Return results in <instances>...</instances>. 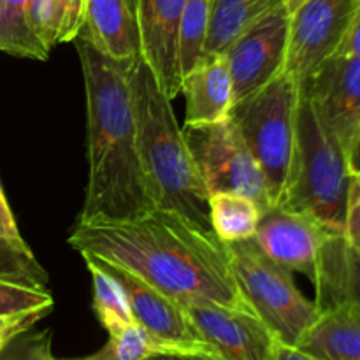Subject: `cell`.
<instances>
[{
	"mask_svg": "<svg viewBox=\"0 0 360 360\" xmlns=\"http://www.w3.org/2000/svg\"><path fill=\"white\" fill-rule=\"evenodd\" d=\"M69 245L81 257L136 274L181 306L213 302L253 313L234 280L227 245L174 211L155 207L134 220L77 221Z\"/></svg>",
	"mask_w": 360,
	"mask_h": 360,
	"instance_id": "cell-1",
	"label": "cell"
},
{
	"mask_svg": "<svg viewBox=\"0 0 360 360\" xmlns=\"http://www.w3.org/2000/svg\"><path fill=\"white\" fill-rule=\"evenodd\" d=\"M86 91L88 185L77 221H120L155 210L139 150L129 69L134 60H115L91 42L74 39Z\"/></svg>",
	"mask_w": 360,
	"mask_h": 360,
	"instance_id": "cell-2",
	"label": "cell"
},
{
	"mask_svg": "<svg viewBox=\"0 0 360 360\" xmlns=\"http://www.w3.org/2000/svg\"><path fill=\"white\" fill-rule=\"evenodd\" d=\"M129 84L137 150L155 207L174 211L213 231L210 193L176 122L171 98L141 56L130 63Z\"/></svg>",
	"mask_w": 360,
	"mask_h": 360,
	"instance_id": "cell-3",
	"label": "cell"
},
{
	"mask_svg": "<svg viewBox=\"0 0 360 360\" xmlns=\"http://www.w3.org/2000/svg\"><path fill=\"white\" fill-rule=\"evenodd\" d=\"M350 185L352 172L343 150L301 90L294 155L278 204L315 218L333 234H343Z\"/></svg>",
	"mask_w": 360,
	"mask_h": 360,
	"instance_id": "cell-4",
	"label": "cell"
},
{
	"mask_svg": "<svg viewBox=\"0 0 360 360\" xmlns=\"http://www.w3.org/2000/svg\"><path fill=\"white\" fill-rule=\"evenodd\" d=\"M299 83L281 72L255 94L234 102V120L243 141L259 164L273 204L280 202L287 185L295 146Z\"/></svg>",
	"mask_w": 360,
	"mask_h": 360,
	"instance_id": "cell-5",
	"label": "cell"
},
{
	"mask_svg": "<svg viewBox=\"0 0 360 360\" xmlns=\"http://www.w3.org/2000/svg\"><path fill=\"white\" fill-rule=\"evenodd\" d=\"M225 245L236 283L253 313L278 343L297 347L320 316L319 306L301 294L290 271L271 260L253 238Z\"/></svg>",
	"mask_w": 360,
	"mask_h": 360,
	"instance_id": "cell-6",
	"label": "cell"
},
{
	"mask_svg": "<svg viewBox=\"0 0 360 360\" xmlns=\"http://www.w3.org/2000/svg\"><path fill=\"white\" fill-rule=\"evenodd\" d=\"M183 136L210 195L241 193L255 200L260 211L273 206L266 178L231 116L211 125H185Z\"/></svg>",
	"mask_w": 360,
	"mask_h": 360,
	"instance_id": "cell-7",
	"label": "cell"
},
{
	"mask_svg": "<svg viewBox=\"0 0 360 360\" xmlns=\"http://www.w3.org/2000/svg\"><path fill=\"white\" fill-rule=\"evenodd\" d=\"M290 13L285 0L274 4L225 49L234 102L243 101L285 72Z\"/></svg>",
	"mask_w": 360,
	"mask_h": 360,
	"instance_id": "cell-8",
	"label": "cell"
},
{
	"mask_svg": "<svg viewBox=\"0 0 360 360\" xmlns=\"http://www.w3.org/2000/svg\"><path fill=\"white\" fill-rule=\"evenodd\" d=\"M359 7L360 0H304L290 13L285 72L302 84L338 55Z\"/></svg>",
	"mask_w": 360,
	"mask_h": 360,
	"instance_id": "cell-9",
	"label": "cell"
},
{
	"mask_svg": "<svg viewBox=\"0 0 360 360\" xmlns=\"http://www.w3.org/2000/svg\"><path fill=\"white\" fill-rule=\"evenodd\" d=\"M84 262L101 267L111 274L120 285L129 301L130 315L136 326H139L150 340L160 350H179V352H207L210 350L202 338L197 333L195 326L190 320L179 302L158 292L146 281L137 278L136 274L122 269L111 262L97 259V257L83 255ZM214 355V354H213Z\"/></svg>",
	"mask_w": 360,
	"mask_h": 360,
	"instance_id": "cell-10",
	"label": "cell"
},
{
	"mask_svg": "<svg viewBox=\"0 0 360 360\" xmlns=\"http://www.w3.org/2000/svg\"><path fill=\"white\" fill-rule=\"evenodd\" d=\"M350 167L360 146V60L334 55L299 84Z\"/></svg>",
	"mask_w": 360,
	"mask_h": 360,
	"instance_id": "cell-11",
	"label": "cell"
},
{
	"mask_svg": "<svg viewBox=\"0 0 360 360\" xmlns=\"http://www.w3.org/2000/svg\"><path fill=\"white\" fill-rule=\"evenodd\" d=\"M333 232L304 213L273 204L260 213L253 241L260 250L290 273L315 281L320 250Z\"/></svg>",
	"mask_w": 360,
	"mask_h": 360,
	"instance_id": "cell-12",
	"label": "cell"
},
{
	"mask_svg": "<svg viewBox=\"0 0 360 360\" xmlns=\"http://www.w3.org/2000/svg\"><path fill=\"white\" fill-rule=\"evenodd\" d=\"M183 308L204 343L220 360H273L278 341L255 313L213 302Z\"/></svg>",
	"mask_w": 360,
	"mask_h": 360,
	"instance_id": "cell-13",
	"label": "cell"
},
{
	"mask_svg": "<svg viewBox=\"0 0 360 360\" xmlns=\"http://www.w3.org/2000/svg\"><path fill=\"white\" fill-rule=\"evenodd\" d=\"M186 0H136L139 56L169 98L181 90L179 23Z\"/></svg>",
	"mask_w": 360,
	"mask_h": 360,
	"instance_id": "cell-14",
	"label": "cell"
},
{
	"mask_svg": "<svg viewBox=\"0 0 360 360\" xmlns=\"http://www.w3.org/2000/svg\"><path fill=\"white\" fill-rule=\"evenodd\" d=\"M186 98L185 125H211L229 118L234 105V90L225 55H202L181 79Z\"/></svg>",
	"mask_w": 360,
	"mask_h": 360,
	"instance_id": "cell-15",
	"label": "cell"
},
{
	"mask_svg": "<svg viewBox=\"0 0 360 360\" xmlns=\"http://www.w3.org/2000/svg\"><path fill=\"white\" fill-rule=\"evenodd\" d=\"M115 60L139 56L136 7L132 0H86L79 34Z\"/></svg>",
	"mask_w": 360,
	"mask_h": 360,
	"instance_id": "cell-16",
	"label": "cell"
},
{
	"mask_svg": "<svg viewBox=\"0 0 360 360\" xmlns=\"http://www.w3.org/2000/svg\"><path fill=\"white\" fill-rule=\"evenodd\" d=\"M313 285L320 311L341 302L360 306V257L343 234H330L323 243Z\"/></svg>",
	"mask_w": 360,
	"mask_h": 360,
	"instance_id": "cell-17",
	"label": "cell"
},
{
	"mask_svg": "<svg viewBox=\"0 0 360 360\" xmlns=\"http://www.w3.org/2000/svg\"><path fill=\"white\" fill-rule=\"evenodd\" d=\"M295 348L320 360H360V306L341 302L320 311Z\"/></svg>",
	"mask_w": 360,
	"mask_h": 360,
	"instance_id": "cell-18",
	"label": "cell"
},
{
	"mask_svg": "<svg viewBox=\"0 0 360 360\" xmlns=\"http://www.w3.org/2000/svg\"><path fill=\"white\" fill-rule=\"evenodd\" d=\"M280 0H211L204 55H224L243 30Z\"/></svg>",
	"mask_w": 360,
	"mask_h": 360,
	"instance_id": "cell-19",
	"label": "cell"
},
{
	"mask_svg": "<svg viewBox=\"0 0 360 360\" xmlns=\"http://www.w3.org/2000/svg\"><path fill=\"white\" fill-rule=\"evenodd\" d=\"M260 213L259 204L241 193L217 192L210 195L211 229L224 243L252 239Z\"/></svg>",
	"mask_w": 360,
	"mask_h": 360,
	"instance_id": "cell-20",
	"label": "cell"
},
{
	"mask_svg": "<svg viewBox=\"0 0 360 360\" xmlns=\"http://www.w3.org/2000/svg\"><path fill=\"white\" fill-rule=\"evenodd\" d=\"M32 0H0V51L20 58L46 60L49 51L28 23Z\"/></svg>",
	"mask_w": 360,
	"mask_h": 360,
	"instance_id": "cell-21",
	"label": "cell"
},
{
	"mask_svg": "<svg viewBox=\"0 0 360 360\" xmlns=\"http://www.w3.org/2000/svg\"><path fill=\"white\" fill-rule=\"evenodd\" d=\"M86 267L91 273L94 309L97 313L98 322L108 330L109 336H116L134 323L125 292H123L122 285L101 267L88 262Z\"/></svg>",
	"mask_w": 360,
	"mask_h": 360,
	"instance_id": "cell-22",
	"label": "cell"
},
{
	"mask_svg": "<svg viewBox=\"0 0 360 360\" xmlns=\"http://www.w3.org/2000/svg\"><path fill=\"white\" fill-rule=\"evenodd\" d=\"M211 0H186L179 23V69L181 79L202 58L210 28Z\"/></svg>",
	"mask_w": 360,
	"mask_h": 360,
	"instance_id": "cell-23",
	"label": "cell"
},
{
	"mask_svg": "<svg viewBox=\"0 0 360 360\" xmlns=\"http://www.w3.org/2000/svg\"><path fill=\"white\" fill-rule=\"evenodd\" d=\"M153 352H162L139 326L132 323L116 336H109V341L95 352L94 355L77 359L60 360H141Z\"/></svg>",
	"mask_w": 360,
	"mask_h": 360,
	"instance_id": "cell-24",
	"label": "cell"
},
{
	"mask_svg": "<svg viewBox=\"0 0 360 360\" xmlns=\"http://www.w3.org/2000/svg\"><path fill=\"white\" fill-rule=\"evenodd\" d=\"M53 304L55 302H53L51 294L46 288L28 287V285L0 278V315L53 309Z\"/></svg>",
	"mask_w": 360,
	"mask_h": 360,
	"instance_id": "cell-25",
	"label": "cell"
},
{
	"mask_svg": "<svg viewBox=\"0 0 360 360\" xmlns=\"http://www.w3.org/2000/svg\"><path fill=\"white\" fill-rule=\"evenodd\" d=\"M0 278L35 288H44V285L48 283V273L42 269L35 257L14 252L2 239H0Z\"/></svg>",
	"mask_w": 360,
	"mask_h": 360,
	"instance_id": "cell-26",
	"label": "cell"
},
{
	"mask_svg": "<svg viewBox=\"0 0 360 360\" xmlns=\"http://www.w3.org/2000/svg\"><path fill=\"white\" fill-rule=\"evenodd\" d=\"M7 348L0 352V360H60L51 352V333L49 330L27 338L13 350H7Z\"/></svg>",
	"mask_w": 360,
	"mask_h": 360,
	"instance_id": "cell-27",
	"label": "cell"
},
{
	"mask_svg": "<svg viewBox=\"0 0 360 360\" xmlns=\"http://www.w3.org/2000/svg\"><path fill=\"white\" fill-rule=\"evenodd\" d=\"M51 309H35V311L18 313V315H0V352L13 345L14 340L27 333Z\"/></svg>",
	"mask_w": 360,
	"mask_h": 360,
	"instance_id": "cell-28",
	"label": "cell"
},
{
	"mask_svg": "<svg viewBox=\"0 0 360 360\" xmlns=\"http://www.w3.org/2000/svg\"><path fill=\"white\" fill-rule=\"evenodd\" d=\"M343 238L347 239L352 250L360 257V174L352 176Z\"/></svg>",
	"mask_w": 360,
	"mask_h": 360,
	"instance_id": "cell-29",
	"label": "cell"
},
{
	"mask_svg": "<svg viewBox=\"0 0 360 360\" xmlns=\"http://www.w3.org/2000/svg\"><path fill=\"white\" fill-rule=\"evenodd\" d=\"M0 239L6 245H9L14 252L21 253V255L34 257L32 250L28 248V245L21 238L20 231H18L16 220H14L13 211H11L9 204H7L6 195H4L2 185H0Z\"/></svg>",
	"mask_w": 360,
	"mask_h": 360,
	"instance_id": "cell-30",
	"label": "cell"
},
{
	"mask_svg": "<svg viewBox=\"0 0 360 360\" xmlns=\"http://www.w3.org/2000/svg\"><path fill=\"white\" fill-rule=\"evenodd\" d=\"M338 55H347L360 60V7L352 20L350 28H348L340 49H338Z\"/></svg>",
	"mask_w": 360,
	"mask_h": 360,
	"instance_id": "cell-31",
	"label": "cell"
},
{
	"mask_svg": "<svg viewBox=\"0 0 360 360\" xmlns=\"http://www.w3.org/2000/svg\"><path fill=\"white\" fill-rule=\"evenodd\" d=\"M141 360H220L217 355L207 352H179V350H162L153 352Z\"/></svg>",
	"mask_w": 360,
	"mask_h": 360,
	"instance_id": "cell-32",
	"label": "cell"
},
{
	"mask_svg": "<svg viewBox=\"0 0 360 360\" xmlns=\"http://www.w3.org/2000/svg\"><path fill=\"white\" fill-rule=\"evenodd\" d=\"M273 360H320V359L304 354V352L299 350V348L295 347H287V345L276 343V347H274Z\"/></svg>",
	"mask_w": 360,
	"mask_h": 360,
	"instance_id": "cell-33",
	"label": "cell"
},
{
	"mask_svg": "<svg viewBox=\"0 0 360 360\" xmlns=\"http://www.w3.org/2000/svg\"><path fill=\"white\" fill-rule=\"evenodd\" d=\"M350 172H352V176L360 174V146H359L357 153H355V157L352 158V162H350Z\"/></svg>",
	"mask_w": 360,
	"mask_h": 360,
	"instance_id": "cell-34",
	"label": "cell"
},
{
	"mask_svg": "<svg viewBox=\"0 0 360 360\" xmlns=\"http://www.w3.org/2000/svg\"><path fill=\"white\" fill-rule=\"evenodd\" d=\"M302 2H304V0H285V6H287L288 13H294V11L297 9Z\"/></svg>",
	"mask_w": 360,
	"mask_h": 360,
	"instance_id": "cell-35",
	"label": "cell"
},
{
	"mask_svg": "<svg viewBox=\"0 0 360 360\" xmlns=\"http://www.w3.org/2000/svg\"><path fill=\"white\" fill-rule=\"evenodd\" d=\"M132 2H134V7H136V0H132Z\"/></svg>",
	"mask_w": 360,
	"mask_h": 360,
	"instance_id": "cell-36",
	"label": "cell"
}]
</instances>
